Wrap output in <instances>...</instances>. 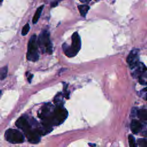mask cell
Returning <instances> with one entry per match:
<instances>
[{
    "label": "cell",
    "mask_w": 147,
    "mask_h": 147,
    "mask_svg": "<svg viewBox=\"0 0 147 147\" xmlns=\"http://www.w3.org/2000/svg\"><path fill=\"white\" fill-rule=\"evenodd\" d=\"M2 1H3V0H1V2H2Z\"/></svg>",
    "instance_id": "cb8c5ba5"
},
{
    "label": "cell",
    "mask_w": 147,
    "mask_h": 147,
    "mask_svg": "<svg viewBox=\"0 0 147 147\" xmlns=\"http://www.w3.org/2000/svg\"><path fill=\"white\" fill-rule=\"evenodd\" d=\"M81 2H83V3H88L90 2L91 0H79Z\"/></svg>",
    "instance_id": "44dd1931"
},
{
    "label": "cell",
    "mask_w": 147,
    "mask_h": 147,
    "mask_svg": "<svg viewBox=\"0 0 147 147\" xmlns=\"http://www.w3.org/2000/svg\"><path fill=\"white\" fill-rule=\"evenodd\" d=\"M139 50L133 49L129 54L126 61L131 69H133L139 63Z\"/></svg>",
    "instance_id": "8992f818"
},
{
    "label": "cell",
    "mask_w": 147,
    "mask_h": 147,
    "mask_svg": "<svg viewBox=\"0 0 147 147\" xmlns=\"http://www.w3.org/2000/svg\"><path fill=\"white\" fill-rule=\"evenodd\" d=\"M38 45L44 53L52 54V44L50 40L49 33L47 30L42 31L37 39Z\"/></svg>",
    "instance_id": "3957f363"
},
{
    "label": "cell",
    "mask_w": 147,
    "mask_h": 147,
    "mask_svg": "<svg viewBox=\"0 0 147 147\" xmlns=\"http://www.w3.org/2000/svg\"><path fill=\"white\" fill-rule=\"evenodd\" d=\"M32 78H33V75L30 74V75H29V76H28V81H29V82H30L31 79H32Z\"/></svg>",
    "instance_id": "ffe728a7"
},
{
    "label": "cell",
    "mask_w": 147,
    "mask_h": 147,
    "mask_svg": "<svg viewBox=\"0 0 147 147\" xmlns=\"http://www.w3.org/2000/svg\"><path fill=\"white\" fill-rule=\"evenodd\" d=\"M7 66H5L1 69V79L3 80L7 75Z\"/></svg>",
    "instance_id": "2e32d148"
},
{
    "label": "cell",
    "mask_w": 147,
    "mask_h": 147,
    "mask_svg": "<svg viewBox=\"0 0 147 147\" xmlns=\"http://www.w3.org/2000/svg\"><path fill=\"white\" fill-rule=\"evenodd\" d=\"M5 137L8 142L13 144L22 143L24 141L23 134L20 131L13 129H7L5 133Z\"/></svg>",
    "instance_id": "5b68a950"
},
{
    "label": "cell",
    "mask_w": 147,
    "mask_h": 147,
    "mask_svg": "<svg viewBox=\"0 0 147 147\" xmlns=\"http://www.w3.org/2000/svg\"><path fill=\"white\" fill-rule=\"evenodd\" d=\"M143 125L140 122L136 119H133L130 123V129L131 131L134 134H137L142 129Z\"/></svg>",
    "instance_id": "30bf717a"
},
{
    "label": "cell",
    "mask_w": 147,
    "mask_h": 147,
    "mask_svg": "<svg viewBox=\"0 0 147 147\" xmlns=\"http://www.w3.org/2000/svg\"><path fill=\"white\" fill-rule=\"evenodd\" d=\"M16 126L19 128L22 129L24 133L30 130V126L28 123L27 119L24 117H21L19 118L16 122Z\"/></svg>",
    "instance_id": "9c48e42d"
},
{
    "label": "cell",
    "mask_w": 147,
    "mask_h": 147,
    "mask_svg": "<svg viewBox=\"0 0 147 147\" xmlns=\"http://www.w3.org/2000/svg\"><path fill=\"white\" fill-rule=\"evenodd\" d=\"M58 2H59V1H58V0H57V1H53V2L52 3V4H51V6H52V7H55V6H56L57 5Z\"/></svg>",
    "instance_id": "d6986e66"
},
{
    "label": "cell",
    "mask_w": 147,
    "mask_h": 147,
    "mask_svg": "<svg viewBox=\"0 0 147 147\" xmlns=\"http://www.w3.org/2000/svg\"><path fill=\"white\" fill-rule=\"evenodd\" d=\"M38 43L37 37L35 34L32 36L29 41L28 46L27 59L32 61H36L38 59Z\"/></svg>",
    "instance_id": "277c9868"
},
{
    "label": "cell",
    "mask_w": 147,
    "mask_h": 147,
    "mask_svg": "<svg viewBox=\"0 0 147 147\" xmlns=\"http://www.w3.org/2000/svg\"><path fill=\"white\" fill-rule=\"evenodd\" d=\"M128 141L130 147H137V144L136 142L134 137L132 135L130 134L128 136Z\"/></svg>",
    "instance_id": "9a60e30c"
},
{
    "label": "cell",
    "mask_w": 147,
    "mask_h": 147,
    "mask_svg": "<svg viewBox=\"0 0 147 147\" xmlns=\"http://www.w3.org/2000/svg\"><path fill=\"white\" fill-rule=\"evenodd\" d=\"M28 141L33 144H37L40 140V133L38 130H32L31 129L25 133Z\"/></svg>",
    "instance_id": "52a82bcc"
},
{
    "label": "cell",
    "mask_w": 147,
    "mask_h": 147,
    "mask_svg": "<svg viewBox=\"0 0 147 147\" xmlns=\"http://www.w3.org/2000/svg\"><path fill=\"white\" fill-rule=\"evenodd\" d=\"M63 49L65 55L72 57L76 55L81 48V40L78 32H74L72 35L71 45L69 46L66 43L63 44Z\"/></svg>",
    "instance_id": "7a4b0ae2"
},
{
    "label": "cell",
    "mask_w": 147,
    "mask_h": 147,
    "mask_svg": "<svg viewBox=\"0 0 147 147\" xmlns=\"http://www.w3.org/2000/svg\"><path fill=\"white\" fill-rule=\"evenodd\" d=\"M139 83L142 85H147V72L143 74L139 78Z\"/></svg>",
    "instance_id": "5bb4252c"
},
{
    "label": "cell",
    "mask_w": 147,
    "mask_h": 147,
    "mask_svg": "<svg viewBox=\"0 0 147 147\" xmlns=\"http://www.w3.org/2000/svg\"><path fill=\"white\" fill-rule=\"evenodd\" d=\"M137 115L138 118L141 121L147 124V110H145V109L139 110L137 112Z\"/></svg>",
    "instance_id": "8fae6325"
},
{
    "label": "cell",
    "mask_w": 147,
    "mask_h": 147,
    "mask_svg": "<svg viewBox=\"0 0 147 147\" xmlns=\"http://www.w3.org/2000/svg\"><path fill=\"white\" fill-rule=\"evenodd\" d=\"M68 115V112L62 106H57L51 115L43 119V125L50 127L51 125H58L62 123Z\"/></svg>",
    "instance_id": "6da1fadb"
},
{
    "label": "cell",
    "mask_w": 147,
    "mask_h": 147,
    "mask_svg": "<svg viewBox=\"0 0 147 147\" xmlns=\"http://www.w3.org/2000/svg\"><path fill=\"white\" fill-rule=\"evenodd\" d=\"M132 69H133L131 74L133 77L137 78H140L143 74L146 72L147 68L142 63L139 62L138 64Z\"/></svg>",
    "instance_id": "ba28073f"
},
{
    "label": "cell",
    "mask_w": 147,
    "mask_h": 147,
    "mask_svg": "<svg viewBox=\"0 0 147 147\" xmlns=\"http://www.w3.org/2000/svg\"><path fill=\"white\" fill-rule=\"evenodd\" d=\"M29 29H30V26H29V24H25V25L23 27V28L22 29V32H21L22 35L25 36L29 32Z\"/></svg>",
    "instance_id": "ac0fdd59"
},
{
    "label": "cell",
    "mask_w": 147,
    "mask_h": 147,
    "mask_svg": "<svg viewBox=\"0 0 147 147\" xmlns=\"http://www.w3.org/2000/svg\"><path fill=\"white\" fill-rule=\"evenodd\" d=\"M138 145L140 147H147V137L146 138H140L137 140Z\"/></svg>",
    "instance_id": "e0dca14e"
},
{
    "label": "cell",
    "mask_w": 147,
    "mask_h": 147,
    "mask_svg": "<svg viewBox=\"0 0 147 147\" xmlns=\"http://www.w3.org/2000/svg\"><path fill=\"white\" fill-rule=\"evenodd\" d=\"M43 8H44V5H42V6H40V7H38V9L36 10V13H35V14L33 16V20H32V22L33 24L37 23V21H38V19H39L40 15L42 13V11L43 10Z\"/></svg>",
    "instance_id": "7c38bea8"
},
{
    "label": "cell",
    "mask_w": 147,
    "mask_h": 147,
    "mask_svg": "<svg viewBox=\"0 0 147 147\" xmlns=\"http://www.w3.org/2000/svg\"><path fill=\"white\" fill-rule=\"evenodd\" d=\"M146 100H147V94H146Z\"/></svg>",
    "instance_id": "603a6c76"
},
{
    "label": "cell",
    "mask_w": 147,
    "mask_h": 147,
    "mask_svg": "<svg viewBox=\"0 0 147 147\" xmlns=\"http://www.w3.org/2000/svg\"><path fill=\"white\" fill-rule=\"evenodd\" d=\"M78 9L79 10L80 14L82 17H85L90 9V7L87 5H81L78 6Z\"/></svg>",
    "instance_id": "4fadbf2b"
},
{
    "label": "cell",
    "mask_w": 147,
    "mask_h": 147,
    "mask_svg": "<svg viewBox=\"0 0 147 147\" xmlns=\"http://www.w3.org/2000/svg\"><path fill=\"white\" fill-rule=\"evenodd\" d=\"M144 90H145V91H146V90H147V88H145V89H144Z\"/></svg>",
    "instance_id": "7402d4cb"
}]
</instances>
